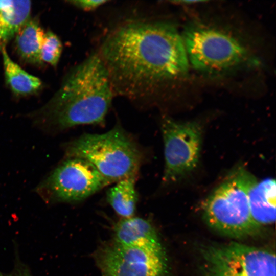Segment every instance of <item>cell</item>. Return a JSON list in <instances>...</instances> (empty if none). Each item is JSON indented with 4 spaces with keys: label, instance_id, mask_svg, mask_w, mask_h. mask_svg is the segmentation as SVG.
Returning <instances> with one entry per match:
<instances>
[{
    "label": "cell",
    "instance_id": "cell-19",
    "mask_svg": "<svg viewBox=\"0 0 276 276\" xmlns=\"http://www.w3.org/2000/svg\"><path fill=\"white\" fill-rule=\"evenodd\" d=\"M3 41H5L4 35L3 34L2 31L0 29V42Z\"/></svg>",
    "mask_w": 276,
    "mask_h": 276
},
{
    "label": "cell",
    "instance_id": "cell-4",
    "mask_svg": "<svg viewBox=\"0 0 276 276\" xmlns=\"http://www.w3.org/2000/svg\"><path fill=\"white\" fill-rule=\"evenodd\" d=\"M182 39L188 60L199 72L223 74L258 64L241 41L222 29L191 25L185 29Z\"/></svg>",
    "mask_w": 276,
    "mask_h": 276
},
{
    "label": "cell",
    "instance_id": "cell-17",
    "mask_svg": "<svg viewBox=\"0 0 276 276\" xmlns=\"http://www.w3.org/2000/svg\"><path fill=\"white\" fill-rule=\"evenodd\" d=\"M103 0H76L68 1L71 5L84 11H93L108 2Z\"/></svg>",
    "mask_w": 276,
    "mask_h": 276
},
{
    "label": "cell",
    "instance_id": "cell-15",
    "mask_svg": "<svg viewBox=\"0 0 276 276\" xmlns=\"http://www.w3.org/2000/svg\"><path fill=\"white\" fill-rule=\"evenodd\" d=\"M31 9L30 1L0 0V29L5 41L13 37L29 19Z\"/></svg>",
    "mask_w": 276,
    "mask_h": 276
},
{
    "label": "cell",
    "instance_id": "cell-9",
    "mask_svg": "<svg viewBox=\"0 0 276 276\" xmlns=\"http://www.w3.org/2000/svg\"><path fill=\"white\" fill-rule=\"evenodd\" d=\"M204 255L210 276H275V254L267 249L233 242Z\"/></svg>",
    "mask_w": 276,
    "mask_h": 276
},
{
    "label": "cell",
    "instance_id": "cell-8",
    "mask_svg": "<svg viewBox=\"0 0 276 276\" xmlns=\"http://www.w3.org/2000/svg\"><path fill=\"white\" fill-rule=\"evenodd\" d=\"M101 276H166L163 249L125 245L113 240L104 242L94 254Z\"/></svg>",
    "mask_w": 276,
    "mask_h": 276
},
{
    "label": "cell",
    "instance_id": "cell-13",
    "mask_svg": "<svg viewBox=\"0 0 276 276\" xmlns=\"http://www.w3.org/2000/svg\"><path fill=\"white\" fill-rule=\"evenodd\" d=\"M0 49L6 82L13 93L17 96H26L40 90L42 86L40 79L30 74L13 61L4 44Z\"/></svg>",
    "mask_w": 276,
    "mask_h": 276
},
{
    "label": "cell",
    "instance_id": "cell-12",
    "mask_svg": "<svg viewBox=\"0 0 276 276\" xmlns=\"http://www.w3.org/2000/svg\"><path fill=\"white\" fill-rule=\"evenodd\" d=\"M44 34L38 21L34 19H29L17 32L15 47L23 61L32 64H42L40 51Z\"/></svg>",
    "mask_w": 276,
    "mask_h": 276
},
{
    "label": "cell",
    "instance_id": "cell-11",
    "mask_svg": "<svg viewBox=\"0 0 276 276\" xmlns=\"http://www.w3.org/2000/svg\"><path fill=\"white\" fill-rule=\"evenodd\" d=\"M275 181L268 178L260 181L254 177L248 191L251 218L260 228L269 225L275 219Z\"/></svg>",
    "mask_w": 276,
    "mask_h": 276
},
{
    "label": "cell",
    "instance_id": "cell-18",
    "mask_svg": "<svg viewBox=\"0 0 276 276\" xmlns=\"http://www.w3.org/2000/svg\"><path fill=\"white\" fill-rule=\"evenodd\" d=\"M5 276H32V274L27 266L19 262L10 273L5 274Z\"/></svg>",
    "mask_w": 276,
    "mask_h": 276
},
{
    "label": "cell",
    "instance_id": "cell-6",
    "mask_svg": "<svg viewBox=\"0 0 276 276\" xmlns=\"http://www.w3.org/2000/svg\"><path fill=\"white\" fill-rule=\"evenodd\" d=\"M111 183L88 162L68 158L38 185L37 191L48 200L75 202L88 198Z\"/></svg>",
    "mask_w": 276,
    "mask_h": 276
},
{
    "label": "cell",
    "instance_id": "cell-1",
    "mask_svg": "<svg viewBox=\"0 0 276 276\" xmlns=\"http://www.w3.org/2000/svg\"><path fill=\"white\" fill-rule=\"evenodd\" d=\"M114 95L149 103L164 84L182 77L189 61L172 24L133 20L111 30L97 53Z\"/></svg>",
    "mask_w": 276,
    "mask_h": 276
},
{
    "label": "cell",
    "instance_id": "cell-3",
    "mask_svg": "<svg viewBox=\"0 0 276 276\" xmlns=\"http://www.w3.org/2000/svg\"><path fill=\"white\" fill-rule=\"evenodd\" d=\"M68 158H79L92 164L112 183L136 177L144 155L136 142L119 125L103 133H85L67 143Z\"/></svg>",
    "mask_w": 276,
    "mask_h": 276
},
{
    "label": "cell",
    "instance_id": "cell-7",
    "mask_svg": "<svg viewBox=\"0 0 276 276\" xmlns=\"http://www.w3.org/2000/svg\"><path fill=\"white\" fill-rule=\"evenodd\" d=\"M162 133L164 142L166 183L178 181L193 172L199 160L202 127L194 121L179 122L163 118Z\"/></svg>",
    "mask_w": 276,
    "mask_h": 276
},
{
    "label": "cell",
    "instance_id": "cell-16",
    "mask_svg": "<svg viewBox=\"0 0 276 276\" xmlns=\"http://www.w3.org/2000/svg\"><path fill=\"white\" fill-rule=\"evenodd\" d=\"M62 51V44L59 37L49 31L45 33L40 51L41 61L56 66Z\"/></svg>",
    "mask_w": 276,
    "mask_h": 276
},
{
    "label": "cell",
    "instance_id": "cell-5",
    "mask_svg": "<svg viewBox=\"0 0 276 276\" xmlns=\"http://www.w3.org/2000/svg\"><path fill=\"white\" fill-rule=\"evenodd\" d=\"M254 178L243 167H238L210 194L203 214L211 228L235 238L251 235L260 228L251 218L247 196Z\"/></svg>",
    "mask_w": 276,
    "mask_h": 276
},
{
    "label": "cell",
    "instance_id": "cell-14",
    "mask_svg": "<svg viewBox=\"0 0 276 276\" xmlns=\"http://www.w3.org/2000/svg\"><path fill=\"white\" fill-rule=\"evenodd\" d=\"M136 177H129L117 181L107 192V200L121 218L134 216L138 200L135 188Z\"/></svg>",
    "mask_w": 276,
    "mask_h": 276
},
{
    "label": "cell",
    "instance_id": "cell-20",
    "mask_svg": "<svg viewBox=\"0 0 276 276\" xmlns=\"http://www.w3.org/2000/svg\"><path fill=\"white\" fill-rule=\"evenodd\" d=\"M0 276H5V274H3L1 272H0Z\"/></svg>",
    "mask_w": 276,
    "mask_h": 276
},
{
    "label": "cell",
    "instance_id": "cell-10",
    "mask_svg": "<svg viewBox=\"0 0 276 276\" xmlns=\"http://www.w3.org/2000/svg\"><path fill=\"white\" fill-rule=\"evenodd\" d=\"M112 240L125 245L163 249L153 224L146 219L135 216L120 219L114 227Z\"/></svg>",
    "mask_w": 276,
    "mask_h": 276
},
{
    "label": "cell",
    "instance_id": "cell-2",
    "mask_svg": "<svg viewBox=\"0 0 276 276\" xmlns=\"http://www.w3.org/2000/svg\"><path fill=\"white\" fill-rule=\"evenodd\" d=\"M114 95L102 60L93 53L67 74L59 90L34 116L40 124L58 130L103 124Z\"/></svg>",
    "mask_w": 276,
    "mask_h": 276
}]
</instances>
